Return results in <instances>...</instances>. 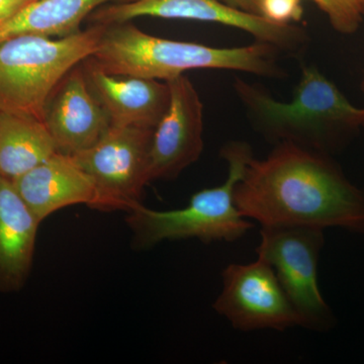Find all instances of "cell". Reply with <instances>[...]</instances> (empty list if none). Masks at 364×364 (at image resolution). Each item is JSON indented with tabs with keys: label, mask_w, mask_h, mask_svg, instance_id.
Here are the masks:
<instances>
[{
	"label": "cell",
	"mask_w": 364,
	"mask_h": 364,
	"mask_svg": "<svg viewBox=\"0 0 364 364\" xmlns=\"http://www.w3.org/2000/svg\"><path fill=\"white\" fill-rule=\"evenodd\" d=\"M243 217L261 227L343 228L364 234V191L329 154L293 143L275 144L249 163L235 189Z\"/></svg>",
	"instance_id": "6da1fadb"
},
{
	"label": "cell",
	"mask_w": 364,
	"mask_h": 364,
	"mask_svg": "<svg viewBox=\"0 0 364 364\" xmlns=\"http://www.w3.org/2000/svg\"><path fill=\"white\" fill-rule=\"evenodd\" d=\"M233 86L249 123L268 142L330 154L364 128V107L352 105L316 66L303 67L289 102L244 79H235Z\"/></svg>",
	"instance_id": "7a4b0ae2"
},
{
	"label": "cell",
	"mask_w": 364,
	"mask_h": 364,
	"mask_svg": "<svg viewBox=\"0 0 364 364\" xmlns=\"http://www.w3.org/2000/svg\"><path fill=\"white\" fill-rule=\"evenodd\" d=\"M280 52L265 43L235 48L163 39L127 23L105 26L97 49L88 59L112 75L168 81L196 69L245 72L268 78L287 73L277 62Z\"/></svg>",
	"instance_id": "3957f363"
},
{
	"label": "cell",
	"mask_w": 364,
	"mask_h": 364,
	"mask_svg": "<svg viewBox=\"0 0 364 364\" xmlns=\"http://www.w3.org/2000/svg\"><path fill=\"white\" fill-rule=\"evenodd\" d=\"M220 155L228 164V176L221 186L202 189L191 196L186 207L157 210L142 203L128 212L126 223L136 250L154 247L164 241L198 239L203 243L235 242L243 238L254 224L235 203V189L254 158L250 144L229 141Z\"/></svg>",
	"instance_id": "277c9868"
},
{
	"label": "cell",
	"mask_w": 364,
	"mask_h": 364,
	"mask_svg": "<svg viewBox=\"0 0 364 364\" xmlns=\"http://www.w3.org/2000/svg\"><path fill=\"white\" fill-rule=\"evenodd\" d=\"M105 30L95 23L68 37L23 35L0 43V112L44 122L52 93L95 52Z\"/></svg>",
	"instance_id": "5b68a950"
},
{
	"label": "cell",
	"mask_w": 364,
	"mask_h": 364,
	"mask_svg": "<svg viewBox=\"0 0 364 364\" xmlns=\"http://www.w3.org/2000/svg\"><path fill=\"white\" fill-rule=\"evenodd\" d=\"M257 257L269 263L298 315L299 326L324 332L334 316L320 291L318 265L324 230L308 227H261Z\"/></svg>",
	"instance_id": "8992f818"
},
{
	"label": "cell",
	"mask_w": 364,
	"mask_h": 364,
	"mask_svg": "<svg viewBox=\"0 0 364 364\" xmlns=\"http://www.w3.org/2000/svg\"><path fill=\"white\" fill-rule=\"evenodd\" d=\"M153 129L112 127L90 149L72 155L92 179L95 198L88 208L130 212L141 205L150 179Z\"/></svg>",
	"instance_id": "52a82bcc"
},
{
	"label": "cell",
	"mask_w": 364,
	"mask_h": 364,
	"mask_svg": "<svg viewBox=\"0 0 364 364\" xmlns=\"http://www.w3.org/2000/svg\"><path fill=\"white\" fill-rule=\"evenodd\" d=\"M141 16L189 20L220 23L238 28L252 36L256 42L277 48L280 53L298 56L309 45L303 28L291 23H277L260 14L229 6L221 0H134L100 6L90 14L93 23L112 25Z\"/></svg>",
	"instance_id": "ba28073f"
},
{
	"label": "cell",
	"mask_w": 364,
	"mask_h": 364,
	"mask_svg": "<svg viewBox=\"0 0 364 364\" xmlns=\"http://www.w3.org/2000/svg\"><path fill=\"white\" fill-rule=\"evenodd\" d=\"M223 289L213 308L234 329L286 331L299 326L294 306L272 265L257 257L247 264L232 263L222 272Z\"/></svg>",
	"instance_id": "9c48e42d"
},
{
	"label": "cell",
	"mask_w": 364,
	"mask_h": 364,
	"mask_svg": "<svg viewBox=\"0 0 364 364\" xmlns=\"http://www.w3.org/2000/svg\"><path fill=\"white\" fill-rule=\"evenodd\" d=\"M168 109L153 133L151 181H172L200 159L203 151V105L186 76L166 81Z\"/></svg>",
	"instance_id": "30bf717a"
},
{
	"label": "cell",
	"mask_w": 364,
	"mask_h": 364,
	"mask_svg": "<svg viewBox=\"0 0 364 364\" xmlns=\"http://www.w3.org/2000/svg\"><path fill=\"white\" fill-rule=\"evenodd\" d=\"M44 122L58 152L67 155L90 149L111 128L107 112L87 85L82 62L66 74L52 93Z\"/></svg>",
	"instance_id": "8fae6325"
},
{
	"label": "cell",
	"mask_w": 364,
	"mask_h": 364,
	"mask_svg": "<svg viewBox=\"0 0 364 364\" xmlns=\"http://www.w3.org/2000/svg\"><path fill=\"white\" fill-rule=\"evenodd\" d=\"M91 92L102 105L112 127L153 129L168 109L166 81L112 75L97 68L90 59L82 61Z\"/></svg>",
	"instance_id": "7c38bea8"
},
{
	"label": "cell",
	"mask_w": 364,
	"mask_h": 364,
	"mask_svg": "<svg viewBox=\"0 0 364 364\" xmlns=\"http://www.w3.org/2000/svg\"><path fill=\"white\" fill-rule=\"evenodd\" d=\"M13 183L40 223L61 208L79 203L88 207L95 198L91 177L72 155L60 152Z\"/></svg>",
	"instance_id": "4fadbf2b"
},
{
	"label": "cell",
	"mask_w": 364,
	"mask_h": 364,
	"mask_svg": "<svg viewBox=\"0 0 364 364\" xmlns=\"http://www.w3.org/2000/svg\"><path fill=\"white\" fill-rule=\"evenodd\" d=\"M40 225L13 181L0 176L1 293H14L25 286L32 270Z\"/></svg>",
	"instance_id": "5bb4252c"
},
{
	"label": "cell",
	"mask_w": 364,
	"mask_h": 364,
	"mask_svg": "<svg viewBox=\"0 0 364 364\" xmlns=\"http://www.w3.org/2000/svg\"><path fill=\"white\" fill-rule=\"evenodd\" d=\"M134 0H35L0 23V43L23 35L64 38L80 32V25L105 4Z\"/></svg>",
	"instance_id": "9a60e30c"
},
{
	"label": "cell",
	"mask_w": 364,
	"mask_h": 364,
	"mask_svg": "<svg viewBox=\"0 0 364 364\" xmlns=\"http://www.w3.org/2000/svg\"><path fill=\"white\" fill-rule=\"evenodd\" d=\"M57 152L44 122L0 112V176L14 181Z\"/></svg>",
	"instance_id": "2e32d148"
},
{
	"label": "cell",
	"mask_w": 364,
	"mask_h": 364,
	"mask_svg": "<svg viewBox=\"0 0 364 364\" xmlns=\"http://www.w3.org/2000/svg\"><path fill=\"white\" fill-rule=\"evenodd\" d=\"M321 11L326 14L335 31L352 35L363 21L359 0H320Z\"/></svg>",
	"instance_id": "e0dca14e"
},
{
	"label": "cell",
	"mask_w": 364,
	"mask_h": 364,
	"mask_svg": "<svg viewBox=\"0 0 364 364\" xmlns=\"http://www.w3.org/2000/svg\"><path fill=\"white\" fill-rule=\"evenodd\" d=\"M260 14L277 23H291L303 18L301 0H260Z\"/></svg>",
	"instance_id": "ac0fdd59"
},
{
	"label": "cell",
	"mask_w": 364,
	"mask_h": 364,
	"mask_svg": "<svg viewBox=\"0 0 364 364\" xmlns=\"http://www.w3.org/2000/svg\"><path fill=\"white\" fill-rule=\"evenodd\" d=\"M35 0H0V23L9 20Z\"/></svg>",
	"instance_id": "d6986e66"
},
{
	"label": "cell",
	"mask_w": 364,
	"mask_h": 364,
	"mask_svg": "<svg viewBox=\"0 0 364 364\" xmlns=\"http://www.w3.org/2000/svg\"><path fill=\"white\" fill-rule=\"evenodd\" d=\"M229 6L249 11V13L260 14V0H221Z\"/></svg>",
	"instance_id": "ffe728a7"
},
{
	"label": "cell",
	"mask_w": 364,
	"mask_h": 364,
	"mask_svg": "<svg viewBox=\"0 0 364 364\" xmlns=\"http://www.w3.org/2000/svg\"><path fill=\"white\" fill-rule=\"evenodd\" d=\"M359 6H360L361 14L364 16V0H359Z\"/></svg>",
	"instance_id": "44dd1931"
},
{
	"label": "cell",
	"mask_w": 364,
	"mask_h": 364,
	"mask_svg": "<svg viewBox=\"0 0 364 364\" xmlns=\"http://www.w3.org/2000/svg\"><path fill=\"white\" fill-rule=\"evenodd\" d=\"M311 1L315 2V4H317V6L320 4V0H311Z\"/></svg>",
	"instance_id": "7402d4cb"
},
{
	"label": "cell",
	"mask_w": 364,
	"mask_h": 364,
	"mask_svg": "<svg viewBox=\"0 0 364 364\" xmlns=\"http://www.w3.org/2000/svg\"><path fill=\"white\" fill-rule=\"evenodd\" d=\"M361 90H363V93H364V78H363V82H361Z\"/></svg>",
	"instance_id": "603a6c76"
}]
</instances>
